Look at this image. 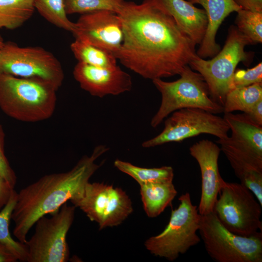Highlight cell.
Returning <instances> with one entry per match:
<instances>
[{"label":"cell","mask_w":262,"mask_h":262,"mask_svg":"<svg viewBox=\"0 0 262 262\" xmlns=\"http://www.w3.org/2000/svg\"><path fill=\"white\" fill-rule=\"evenodd\" d=\"M213 209L222 225L231 232L249 236L262 231V206L241 183L224 181Z\"/></svg>","instance_id":"8fae6325"},{"label":"cell","mask_w":262,"mask_h":262,"mask_svg":"<svg viewBox=\"0 0 262 262\" xmlns=\"http://www.w3.org/2000/svg\"><path fill=\"white\" fill-rule=\"evenodd\" d=\"M73 74L82 89L99 98L118 95L130 91L132 86L131 75L118 66L101 67L78 62Z\"/></svg>","instance_id":"2e32d148"},{"label":"cell","mask_w":262,"mask_h":262,"mask_svg":"<svg viewBox=\"0 0 262 262\" xmlns=\"http://www.w3.org/2000/svg\"><path fill=\"white\" fill-rule=\"evenodd\" d=\"M242 9L262 12V0H233Z\"/></svg>","instance_id":"4dcf8cb0"},{"label":"cell","mask_w":262,"mask_h":262,"mask_svg":"<svg viewBox=\"0 0 262 262\" xmlns=\"http://www.w3.org/2000/svg\"><path fill=\"white\" fill-rule=\"evenodd\" d=\"M70 49L78 62L93 66L112 68L117 66V58L112 52L76 39Z\"/></svg>","instance_id":"7402d4cb"},{"label":"cell","mask_w":262,"mask_h":262,"mask_svg":"<svg viewBox=\"0 0 262 262\" xmlns=\"http://www.w3.org/2000/svg\"><path fill=\"white\" fill-rule=\"evenodd\" d=\"M262 100V83L236 88L227 95L223 105L224 113L240 111L248 113L259 101Z\"/></svg>","instance_id":"603a6c76"},{"label":"cell","mask_w":262,"mask_h":262,"mask_svg":"<svg viewBox=\"0 0 262 262\" xmlns=\"http://www.w3.org/2000/svg\"><path fill=\"white\" fill-rule=\"evenodd\" d=\"M4 44V42L3 41V40L0 35V50L2 49V47L3 46V45Z\"/></svg>","instance_id":"836d02e7"},{"label":"cell","mask_w":262,"mask_h":262,"mask_svg":"<svg viewBox=\"0 0 262 262\" xmlns=\"http://www.w3.org/2000/svg\"><path fill=\"white\" fill-rule=\"evenodd\" d=\"M178 207L172 210L169 222L164 230L145 243L146 249L155 256L175 261L180 254L200 242L197 234L200 214L186 192L179 198Z\"/></svg>","instance_id":"52a82bcc"},{"label":"cell","mask_w":262,"mask_h":262,"mask_svg":"<svg viewBox=\"0 0 262 262\" xmlns=\"http://www.w3.org/2000/svg\"><path fill=\"white\" fill-rule=\"evenodd\" d=\"M4 133L0 125V175L13 188L16 182V177L5 155Z\"/></svg>","instance_id":"f1b7e54d"},{"label":"cell","mask_w":262,"mask_h":262,"mask_svg":"<svg viewBox=\"0 0 262 262\" xmlns=\"http://www.w3.org/2000/svg\"><path fill=\"white\" fill-rule=\"evenodd\" d=\"M115 166L135 180L141 185L148 183L172 182L174 171L170 166L157 168H144L120 160H116Z\"/></svg>","instance_id":"44dd1931"},{"label":"cell","mask_w":262,"mask_h":262,"mask_svg":"<svg viewBox=\"0 0 262 262\" xmlns=\"http://www.w3.org/2000/svg\"><path fill=\"white\" fill-rule=\"evenodd\" d=\"M56 91L41 82L0 74V108L17 120L35 122L50 118L56 108Z\"/></svg>","instance_id":"277c9868"},{"label":"cell","mask_w":262,"mask_h":262,"mask_svg":"<svg viewBox=\"0 0 262 262\" xmlns=\"http://www.w3.org/2000/svg\"><path fill=\"white\" fill-rule=\"evenodd\" d=\"M72 33L76 39L107 49L115 55L119 50L123 40L120 16L107 10L82 15L75 23Z\"/></svg>","instance_id":"5bb4252c"},{"label":"cell","mask_w":262,"mask_h":262,"mask_svg":"<svg viewBox=\"0 0 262 262\" xmlns=\"http://www.w3.org/2000/svg\"><path fill=\"white\" fill-rule=\"evenodd\" d=\"M256 83H262V63L246 70L235 71L233 78V89L248 86Z\"/></svg>","instance_id":"83f0119b"},{"label":"cell","mask_w":262,"mask_h":262,"mask_svg":"<svg viewBox=\"0 0 262 262\" xmlns=\"http://www.w3.org/2000/svg\"><path fill=\"white\" fill-rule=\"evenodd\" d=\"M34 6L39 14L54 25L73 32L75 23L67 16L65 0H34Z\"/></svg>","instance_id":"d4e9b609"},{"label":"cell","mask_w":262,"mask_h":262,"mask_svg":"<svg viewBox=\"0 0 262 262\" xmlns=\"http://www.w3.org/2000/svg\"><path fill=\"white\" fill-rule=\"evenodd\" d=\"M108 150L105 145L95 147L90 156H84L69 171L46 175L17 193L12 214L13 234L25 243L27 235L41 217L57 211L68 200L79 196L100 165L96 160Z\"/></svg>","instance_id":"7a4b0ae2"},{"label":"cell","mask_w":262,"mask_h":262,"mask_svg":"<svg viewBox=\"0 0 262 262\" xmlns=\"http://www.w3.org/2000/svg\"><path fill=\"white\" fill-rule=\"evenodd\" d=\"M248 44L237 27L231 26L224 47L213 59L205 60L196 53L189 63L204 79L211 98L223 106L227 95L233 89L232 78L238 64L248 60V53L245 51Z\"/></svg>","instance_id":"5b68a950"},{"label":"cell","mask_w":262,"mask_h":262,"mask_svg":"<svg viewBox=\"0 0 262 262\" xmlns=\"http://www.w3.org/2000/svg\"><path fill=\"white\" fill-rule=\"evenodd\" d=\"M173 17L180 29L196 45L200 44L208 25L204 9L185 0H157Z\"/></svg>","instance_id":"ac0fdd59"},{"label":"cell","mask_w":262,"mask_h":262,"mask_svg":"<svg viewBox=\"0 0 262 262\" xmlns=\"http://www.w3.org/2000/svg\"><path fill=\"white\" fill-rule=\"evenodd\" d=\"M231 134L218 139L224 153L241 183L258 199L262 197V125L246 113H225Z\"/></svg>","instance_id":"3957f363"},{"label":"cell","mask_w":262,"mask_h":262,"mask_svg":"<svg viewBox=\"0 0 262 262\" xmlns=\"http://www.w3.org/2000/svg\"><path fill=\"white\" fill-rule=\"evenodd\" d=\"M14 189L0 175V211L8 202Z\"/></svg>","instance_id":"f546056e"},{"label":"cell","mask_w":262,"mask_h":262,"mask_svg":"<svg viewBox=\"0 0 262 262\" xmlns=\"http://www.w3.org/2000/svg\"><path fill=\"white\" fill-rule=\"evenodd\" d=\"M0 74L41 82L56 90L65 77L60 62L49 51L40 47H21L10 41L4 42L0 50Z\"/></svg>","instance_id":"9c48e42d"},{"label":"cell","mask_w":262,"mask_h":262,"mask_svg":"<svg viewBox=\"0 0 262 262\" xmlns=\"http://www.w3.org/2000/svg\"><path fill=\"white\" fill-rule=\"evenodd\" d=\"M125 0H65L67 14H85L107 10L117 13Z\"/></svg>","instance_id":"4316f807"},{"label":"cell","mask_w":262,"mask_h":262,"mask_svg":"<svg viewBox=\"0 0 262 262\" xmlns=\"http://www.w3.org/2000/svg\"><path fill=\"white\" fill-rule=\"evenodd\" d=\"M229 126L223 117L198 108H182L172 113L164 122L162 131L144 142L143 147L148 148L206 133L218 139L228 136Z\"/></svg>","instance_id":"4fadbf2b"},{"label":"cell","mask_w":262,"mask_h":262,"mask_svg":"<svg viewBox=\"0 0 262 262\" xmlns=\"http://www.w3.org/2000/svg\"><path fill=\"white\" fill-rule=\"evenodd\" d=\"M16 198L17 193L14 189L8 202L0 211V242L10 249L19 261L26 262L27 250L25 243L15 241L9 230L12 214Z\"/></svg>","instance_id":"cb8c5ba5"},{"label":"cell","mask_w":262,"mask_h":262,"mask_svg":"<svg viewBox=\"0 0 262 262\" xmlns=\"http://www.w3.org/2000/svg\"><path fill=\"white\" fill-rule=\"evenodd\" d=\"M189 151L200 169L201 193L197 209L200 215H204L213 211L225 181L218 169V160L221 149L212 141L202 140L190 147Z\"/></svg>","instance_id":"9a60e30c"},{"label":"cell","mask_w":262,"mask_h":262,"mask_svg":"<svg viewBox=\"0 0 262 262\" xmlns=\"http://www.w3.org/2000/svg\"><path fill=\"white\" fill-rule=\"evenodd\" d=\"M180 75L173 82L162 79L152 81L162 96L160 106L150 122L152 127L156 128L169 114L182 108H198L214 114L224 113L223 106L211 98L207 84L200 73L187 65Z\"/></svg>","instance_id":"8992f818"},{"label":"cell","mask_w":262,"mask_h":262,"mask_svg":"<svg viewBox=\"0 0 262 262\" xmlns=\"http://www.w3.org/2000/svg\"><path fill=\"white\" fill-rule=\"evenodd\" d=\"M75 207L67 202L50 217L46 215L35 223L34 232L25 244L26 262H66L69 249L66 235L74 219Z\"/></svg>","instance_id":"30bf717a"},{"label":"cell","mask_w":262,"mask_h":262,"mask_svg":"<svg viewBox=\"0 0 262 262\" xmlns=\"http://www.w3.org/2000/svg\"><path fill=\"white\" fill-rule=\"evenodd\" d=\"M140 186L143 208L147 216L150 218L156 217L163 213L177 194L172 182Z\"/></svg>","instance_id":"d6986e66"},{"label":"cell","mask_w":262,"mask_h":262,"mask_svg":"<svg viewBox=\"0 0 262 262\" xmlns=\"http://www.w3.org/2000/svg\"><path fill=\"white\" fill-rule=\"evenodd\" d=\"M235 19L236 27L249 44L262 42V12L241 9Z\"/></svg>","instance_id":"484cf974"},{"label":"cell","mask_w":262,"mask_h":262,"mask_svg":"<svg viewBox=\"0 0 262 262\" xmlns=\"http://www.w3.org/2000/svg\"><path fill=\"white\" fill-rule=\"evenodd\" d=\"M99 229L120 225L132 212V202L125 191L103 182L86 183L82 193L70 200Z\"/></svg>","instance_id":"7c38bea8"},{"label":"cell","mask_w":262,"mask_h":262,"mask_svg":"<svg viewBox=\"0 0 262 262\" xmlns=\"http://www.w3.org/2000/svg\"><path fill=\"white\" fill-rule=\"evenodd\" d=\"M123 40L115 56L128 69L153 81L180 75L196 44L157 0L125 1L117 13Z\"/></svg>","instance_id":"6da1fadb"},{"label":"cell","mask_w":262,"mask_h":262,"mask_svg":"<svg viewBox=\"0 0 262 262\" xmlns=\"http://www.w3.org/2000/svg\"><path fill=\"white\" fill-rule=\"evenodd\" d=\"M34 0H0V28L16 29L33 16Z\"/></svg>","instance_id":"ffe728a7"},{"label":"cell","mask_w":262,"mask_h":262,"mask_svg":"<svg viewBox=\"0 0 262 262\" xmlns=\"http://www.w3.org/2000/svg\"><path fill=\"white\" fill-rule=\"evenodd\" d=\"M198 231L209 255L217 262H262V233L249 236L226 228L213 211L200 215Z\"/></svg>","instance_id":"ba28073f"},{"label":"cell","mask_w":262,"mask_h":262,"mask_svg":"<svg viewBox=\"0 0 262 262\" xmlns=\"http://www.w3.org/2000/svg\"><path fill=\"white\" fill-rule=\"evenodd\" d=\"M18 261L10 249L0 242V262H16Z\"/></svg>","instance_id":"1f68e13d"},{"label":"cell","mask_w":262,"mask_h":262,"mask_svg":"<svg viewBox=\"0 0 262 262\" xmlns=\"http://www.w3.org/2000/svg\"><path fill=\"white\" fill-rule=\"evenodd\" d=\"M257 124L262 125V100L257 103L246 113Z\"/></svg>","instance_id":"d6a6232c"},{"label":"cell","mask_w":262,"mask_h":262,"mask_svg":"<svg viewBox=\"0 0 262 262\" xmlns=\"http://www.w3.org/2000/svg\"><path fill=\"white\" fill-rule=\"evenodd\" d=\"M193 4H199L205 11L208 25L204 37L196 54L201 58L213 57L220 51L215 42L217 30L224 19L230 13L242 9L233 0H188Z\"/></svg>","instance_id":"e0dca14e"}]
</instances>
